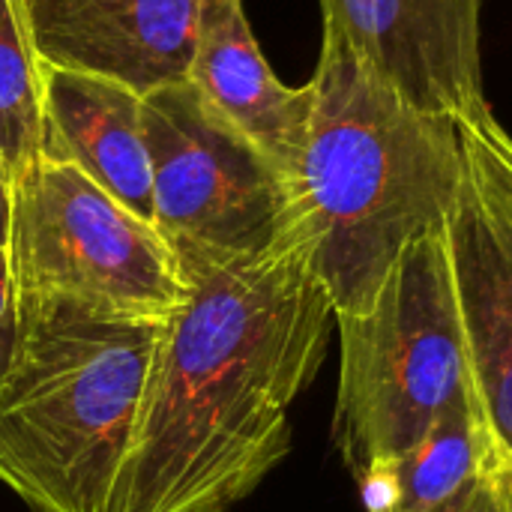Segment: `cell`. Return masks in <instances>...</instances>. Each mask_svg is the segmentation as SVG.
Masks as SVG:
<instances>
[{"label":"cell","mask_w":512,"mask_h":512,"mask_svg":"<svg viewBox=\"0 0 512 512\" xmlns=\"http://www.w3.org/2000/svg\"><path fill=\"white\" fill-rule=\"evenodd\" d=\"M336 327L333 441L360 477L375 462L408 453L441 414L468 399L444 225L408 243L372 306L336 318Z\"/></svg>","instance_id":"4"},{"label":"cell","mask_w":512,"mask_h":512,"mask_svg":"<svg viewBox=\"0 0 512 512\" xmlns=\"http://www.w3.org/2000/svg\"><path fill=\"white\" fill-rule=\"evenodd\" d=\"M39 63L150 93L183 81L207 0H21Z\"/></svg>","instance_id":"9"},{"label":"cell","mask_w":512,"mask_h":512,"mask_svg":"<svg viewBox=\"0 0 512 512\" xmlns=\"http://www.w3.org/2000/svg\"><path fill=\"white\" fill-rule=\"evenodd\" d=\"M498 480H501V492H504V501H507V512H512V471H495Z\"/></svg>","instance_id":"18"},{"label":"cell","mask_w":512,"mask_h":512,"mask_svg":"<svg viewBox=\"0 0 512 512\" xmlns=\"http://www.w3.org/2000/svg\"><path fill=\"white\" fill-rule=\"evenodd\" d=\"M42 66V144L57 147L132 213L153 222L144 96L105 75Z\"/></svg>","instance_id":"11"},{"label":"cell","mask_w":512,"mask_h":512,"mask_svg":"<svg viewBox=\"0 0 512 512\" xmlns=\"http://www.w3.org/2000/svg\"><path fill=\"white\" fill-rule=\"evenodd\" d=\"M153 225L171 246L267 255L294 240V195L276 165L189 81L144 93Z\"/></svg>","instance_id":"6"},{"label":"cell","mask_w":512,"mask_h":512,"mask_svg":"<svg viewBox=\"0 0 512 512\" xmlns=\"http://www.w3.org/2000/svg\"><path fill=\"white\" fill-rule=\"evenodd\" d=\"M309 84L294 240L336 318L360 315L405 246L447 222L462 186L459 126L402 99L330 24Z\"/></svg>","instance_id":"2"},{"label":"cell","mask_w":512,"mask_h":512,"mask_svg":"<svg viewBox=\"0 0 512 512\" xmlns=\"http://www.w3.org/2000/svg\"><path fill=\"white\" fill-rule=\"evenodd\" d=\"M438 512H507V501H504L498 474L489 471L474 489H468L462 498H456L453 504H447Z\"/></svg>","instance_id":"16"},{"label":"cell","mask_w":512,"mask_h":512,"mask_svg":"<svg viewBox=\"0 0 512 512\" xmlns=\"http://www.w3.org/2000/svg\"><path fill=\"white\" fill-rule=\"evenodd\" d=\"M0 381V483L30 512H114L165 321L18 303Z\"/></svg>","instance_id":"3"},{"label":"cell","mask_w":512,"mask_h":512,"mask_svg":"<svg viewBox=\"0 0 512 512\" xmlns=\"http://www.w3.org/2000/svg\"><path fill=\"white\" fill-rule=\"evenodd\" d=\"M354 480L360 486V498H363L366 512H399V507H402V483H399L396 459L375 462L372 468H366Z\"/></svg>","instance_id":"15"},{"label":"cell","mask_w":512,"mask_h":512,"mask_svg":"<svg viewBox=\"0 0 512 512\" xmlns=\"http://www.w3.org/2000/svg\"><path fill=\"white\" fill-rule=\"evenodd\" d=\"M186 297L165 321L114 512H225L291 450L333 303L300 243L267 255L174 246Z\"/></svg>","instance_id":"1"},{"label":"cell","mask_w":512,"mask_h":512,"mask_svg":"<svg viewBox=\"0 0 512 512\" xmlns=\"http://www.w3.org/2000/svg\"><path fill=\"white\" fill-rule=\"evenodd\" d=\"M9 225H12V180L0 159V249H9Z\"/></svg>","instance_id":"17"},{"label":"cell","mask_w":512,"mask_h":512,"mask_svg":"<svg viewBox=\"0 0 512 512\" xmlns=\"http://www.w3.org/2000/svg\"><path fill=\"white\" fill-rule=\"evenodd\" d=\"M462 186L444 222L468 399L492 471H512V135L486 102L456 120Z\"/></svg>","instance_id":"7"},{"label":"cell","mask_w":512,"mask_h":512,"mask_svg":"<svg viewBox=\"0 0 512 512\" xmlns=\"http://www.w3.org/2000/svg\"><path fill=\"white\" fill-rule=\"evenodd\" d=\"M483 0H321L324 24L414 108L462 120L486 105Z\"/></svg>","instance_id":"8"},{"label":"cell","mask_w":512,"mask_h":512,"mask_svg":"<svg viewBox=\"0 0 512 512\" xmlns=\"http://www.w3.org/2000/svg\"><path fill=\"white\" fill-rule=\"evenodd\" d=\"M45 138L42 66L21 0H0V159L15 183Z\"/></svg>","instance_id":"13"},{"label":"cell","mask_w":512,"mask_h":512,"mask_svg":"<svg viewBox=\"0 0 512 512\" xmlns=\"http://www.w3.org/2000/svg\"><path fill=\"white\" fill-rule=\"evenodd\" d=\"M21 336V315H18V291L12 279L9 249H0V381L6 378L15 348Z\"/></svg>","instance_id":"14"},{"label":"cell","mask_w":512,"mask_h":512,"mask_svg":"<svg viewBox=\"0 0 512 512\" xmlns=\"http://www.w3.org/2000/svg\"><path fill=\"white\" fill-rule=\"evenodd\" d=\"M9 264L18 303L168 321L186 297L180 258L159 228L51 144L12 183Z\"/></svg>","instance_id":"5"},{"label":"cell","mask_w":512,"mask_h":512,"mask_svg":"<svg viewBox=\"0 0 512 512\" xmlns=\"http://www.w3.org/2000/svg\"><path fill=\"white\" fill-rule=\"evenodd\" d=\"M294 183L312 114V84L288 87L264 60L243 0H207L186 75Z\"/></svg>","instance_id":"10"},{"label":"cell","mask_w":512,"mask_h":512,"mask_svg":"<svg viewBox=\"0 0 512 512\" xmlns=\"http://www.w3.org/2000/svg\"><path fill=\"white\" fill-rule=\"evenodd\" d=\"M396 468L402 483L399 512H438L474 489L492 471V456L471 399L441 414L396 459Z\"/></svg>","instance_id":"12"}]
</instances>
